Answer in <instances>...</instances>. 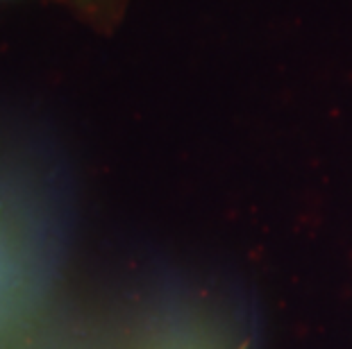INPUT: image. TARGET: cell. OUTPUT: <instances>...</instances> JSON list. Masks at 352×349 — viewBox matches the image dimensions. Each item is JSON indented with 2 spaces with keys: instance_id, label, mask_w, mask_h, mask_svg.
Returning a JSON list of instances; mask_svg holds the SVG:
<instances>
[]
</instances>
